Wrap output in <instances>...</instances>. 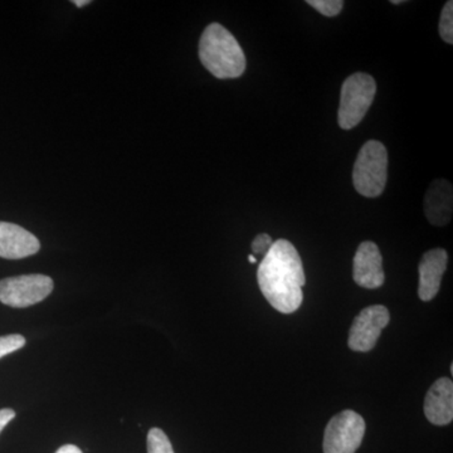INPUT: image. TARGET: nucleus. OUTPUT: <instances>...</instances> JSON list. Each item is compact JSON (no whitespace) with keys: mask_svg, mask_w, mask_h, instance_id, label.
I'll return each mask as SVG.
<instances>
[{"mask_svg":"<svg viewBox=\"0 0 453 453\" xmlns=\"http://www.w3.org/2000/svg\"><path fill=\"white\" fill-rule=\"evenodd\" d=\"M257 281L265 299L277 311L292 314L303 300L306 277L297 250L288 240H277L264 256Z\"/></svg>","mask_w":453,"mask_h":453,"instance_id":"1","label":"nucleus"},{"mask_svg":"<svg viewBox=\"0 0 453 453\" xmlns=\"http://www.w3.org/2000/svg\"><path fill=\"white\" fill-rule=\"evenodd\" d=\"M202 65L219 80L238 79L246 70V56L234 35L219 23H211L199 41Z\"/></svg>","mask_w":453,"mask_h":453,"instance_id":"2","label":"nucleus"},{"mask_svg":"<svg viewBox=\"0 0 453 453\" xmlns=\"http://www.w3.org/2000/svg\"><path fill=\"white\" fill-rule=\"evenodd\" d=\"M388 179V153L378 140H369L360 149L353 170L354 188L366 198H377L384 192Z\"/></svg>","mask_w":453,"mask_h":453,"instance_id":"3","label":"nucleus"},{"mask_svg":"<svg viewBox=\"0 0 453 453\" xmlns=\"http://www.w3.org/2000/svg\"><path fill=\"white\" fill-rule=\"evenodd\" d=\"M377 94V83L368 73L349 76L342 86L338 111L339 127L350 130L357 127L371 109Z\"/></svg>","mask_w":453,"mask_h":453,"instance_id":"4","label":"nucleus"},{"mask_svg":"<svg viewBox=\"0 0 453 453\" xmlns=\"http://www.w3.org/2000/svg\"><path fill=\"white\" fill-rule=\"evenodd\" d=\"M365 421L354 411H342L327 423L324 453H356L365 434Z\"/></svg>","mask_w":453,"mask_h":453,"instance_id":"5","label":"nucleus"},{"mask_svg":"<svg viewBox=\"0 0 453 453\" xmlns=\"http://www.w3.org/2000/svg\"><path fill=\"white\" fill-rule=\"evenodd\" d=\"M53 280L44 275L8 277L0 281V303L11 308H28L53 291Z\"/></svg>","mask_w":453,"mask_h":453,"instance_id":"6","label":"nucleus"},{"mask_svg":"<svg viewBox=\"0 0 453 453\" xmlns=\"http://www.w3.org/2000/svg\"><path fill=\"white\" fill-rule=\"evenodd\" d=\"M389 321L390 315L386 306L372 305L363 309L354 319L349 332V348L359 353H368L377 345L381 332Z\"/></svg>","mask_w":453,"mask_h":453,"instance_id":"7","label":"nucleus"},{"mask_svg":"<svg viewBox=\"0 0 453 453\" xmlns=\"http://www.w3.org/2000/svg\"><path fill=\"white\" fill-rule=\"evenodd\" d=\"M353 279L360 288H380L386 281L383 257L377 244L365 241L357 247L354 257Z\"/></svg>","mask_w":453,"mask_h":453,"instance_id":"8","label":"nucleus"},{"mask_svg":"<svg viewBox=\"0 0 453 453\" xmlns=\"http://www.w3.org/2000/svg\"><path fill=\"white\" fill-rule=\"evenodd\" d=\"M449 255L443 249L429 250L419 262V299L428 303L437 296L442 277L445 275Z\"/></svg>","mask_w":453,"mask_h":453,"instance_id":"9","label":"nucleus"},{"mask_svg":"<svg viewBox=\"0 0 453 453\" xmlns=\"http://www.w3.org/2000/svg\"><path fill=\"white\" fill-rule=\"evenodd\" d=\"M40 249V241L31 232L13 223L0 222V257L26 258L35 255Z\"/></svg>","mask_w":453,"mask_h":453,"instance_id":"10","label":"nucleus"},{"mask_svg":"<svg viewBox=\"0 0 453 453\" xmlns=\"http://www.w3.org/2000/svg\"><path fill=\"white\" fill-rule=\"evenodd\" d=\"M425 414L434 426H447L453 419V383L451 378H440L432 384L425 399Z\"/></svg>","mask_w":453,"mask_h":453,"instance_id":"11","label":"nucleus"},{"mask_svg":"<svg viewBox=\"0 0 453 453\" xmlns=\"http://www.w3.org/2000/svg\"><path fill=\"white\" fill-rule=\"evenodd\" d=\"M452 184L446 179L432 181L425 196V213L428 222L436 226H445L452 219Z\"/></svg>","mask_w":453,"mask_h":453,"instance_id":"12","label":"nucleus"},{"mask_svg":"<svg viewBox=\"0 0 453 453\" xmlns=\"http://www.w3.org/2000/svg\"><path fill=\"white\" fill-rule=\"evenodd\" d=\"M148 453H174L165 432L160 428H151L148 434Z\"/></svg>","mask_w":453,"mask_h":453,"instance_id":"13","label":"nucleus"},{"mask_svg":"<svg viewBox=\"0 0 453 453\" xmlns=\"http://www.w3.org/2000/svg\"><path fill=\"white\" fill-rule=\"evenodd\" d=\"M440 35L446 43H453V2L449 0L442 9L440 19Z\"/></svg>","mask_w":453,"mask_h":453,"instance_id":"14","label":"nucleus"},{"mask_svg":"<svg viewBox=\"0 0 453 453\" xmlns=\"http://www.w3.org/2000/svg\"><path fill=\"white\" fill-rule=\"evenodd\" d=\"M308 4L325 17L338 16L344 7L342 0H308Z\"/></svg>","mask_w":453,"mask_h":453,"instance_id":"15","label":"nucleus"},{"mask_svg":"<svg viewBox=\"0 0 453 453\" xmlns=\"http://www.w3.org/2000/svg\"><path fill=\"white\" fill-rule=\"evenodd\" d=\"M26 345L25 336L19 334H12V335L0 336V359L3 357L9 356L14 351L19 350Z\"/></svg>","mask_w":453,"mask_h":453,"instance_id":"16","label":"nucleus"},{"mask_svg":"<svg viewBox=\"0 0 453 453\" xmlns=\"http://www.w3.org/2000/svg\"><path fill=\"white\" fill-rule=\"evenodd\" d=\"M273 241L271 238V235L267 234H258L257 237L253 240L252 242V252L253 256H265L268 251H270L271 247H273Z\"/></svg>","mask_w":453,"mask_h":453,"instance_id":"17","label":"nucleus"},{"mask_svg":"<svg viewBox=\"0 0 453 453\" xmlns=\"http://www.w3.org/2000/svg\"><path fill=\"white\" fill-rule=\"evenodd\" d=\"M16 417V412L13 410H9V408H4V410H0V434H2L3 429L7 427L9 422Z\"/></svg>","mask_w":453,"mask_h":453,"instance_id":"18","label":"nucleus"},{"mask_svg":"<svg viewBox=\"0 0 453 453\" xmlns=\"http://www.w3.org/2000/svg\"><path fill=\"white\" fill-rule=\"evenodd\" d=\"M56 453H83L79 447L74 445H65L58 449Z\"/></svg>","mask_w":453,"mask_h":453,"instance_id":"19","label":"nucleus"},{"mask_svg":"<svg viewBox=\"0 0 453 453\" xmlns=\"http://www.w3.org/2000/svg\"><path fill=\"white\" fill-rule=\"evenodd\" d=\"M89 0H74L73 4L76 5L77 8L85 7L86 4H89Z\"/></svg>","mask_w":453,"mask_h":453,"instance_id":"20","label":"nucleus"},{"mask_svg":"<svg viewBox=\"0 0 453 453\" xmlns=\"http://www.w3.org/2000/svg\"><path fill=\"white\" fill-rule=\"evenodd\" d=\"M249 261L250 264H257V258H256V256L253 255L249 256Z\"/></svg>","mask_w":453,"mask_h":453,"instance_id":"21","label":"nucleus"},{"mask_svg":"<svg viewBox=\"0 0 453 453\" xmlns=\"http://www.w3.org/2000/svg\"><path fill=\"white\" fill-rule=\"evenodd\" d=\"M390 3H392V4H401V3H403V2H402V0H392V2H390Z\"/></svg>","mask_w":453,"mask_h":453,"instance_id":"22","label":"nucleus"}]
</instances>
